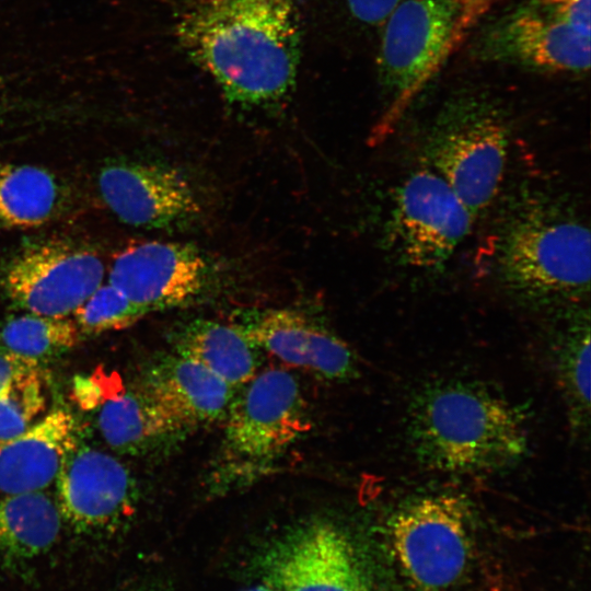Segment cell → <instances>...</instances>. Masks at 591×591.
Wrapping results in <instances>:
<instances>
[{
	"mask_svg": "<svg viewBox=\"0 0 591 591\" xmlns=\"http://www.w3.org/2000/svg\"><path fill=\"white\" fill-rule=\"evenodd\" d=\"M409 432L420 461L442 472L503 468L528 450L522 413L487 389L464 382L422 392L413 405Z\"/></svg>",
	"mask_w": 591,
	"mask_h": 591,
	"instance_id": "cell-2",
	"label": "cell"
},
{
	"mask_svg": "<svg viewBox=\"0 0 591 591\" xmlns=\"http://www.w3.org/2000/svg\"><path fill=\"white\" fill-rule=\"evenodd\" d=\"M174 352L189 358L237 391L258 372V348L235 325L196 318L173 334Z\"/></svg>",
	"mask_w": 591,
	"mask_h": 591,
	"instance_id": "cell-18",
	"label": "cell"
},
{
	"mask_svg": "<svg viewBox=\"0 0 591 591\" xmlns=\"http://www.w3.org/2000/svg\"><path fill=\"white\" fill-rule=\"evenodd\" d=\"M79 339V328L68 317L27 312L8 318L0 327V346L37 366L72 349Z\"/></svg>",
	"mask_w": 591,
	"mask_h": 591,
	"instance_id": "cell-22",
	"label": "cell"
},
{
	"mask_svg": "<svg viewBox=\"0 0 591 591\" xmlns=\"http://www.w3.org/2000/svg\"><path fill=\"white\" fill-rule=\"evenodd\" d=\"M235 325L258 348L321 379L354 376L351 349L335 334L293 309L248 311Z\"/></svg>",
	"mask_w": 591,
	"mask_h": 591,
	"instance_id": "cell-15",
	"label": "cell"
},
{
	"mask_svg": "<svg viewBox=\"0 0 591 591\" xmlns=\"http://www.w3.org/2000/svg\"><path fill=\"white\" fill-rule=\"evenodd\" d=\"M57 502L42 490L0 499V560L39 557L56 543L61 528Z\"/></svg>",
	"mask_w": 591,
	"mask_h": 591,
	"instance_id": "cell-20",
	"label": "cell"
},
{
	"mask_svg": "<svg viewBox=\"0 0 591 591\" xmlns=\"http://www.w3.org/2000/svg\"><path fill=\"white\" fill-rule=\"evenodd\" d=\"M258 568L270 591H376L352 540L325 519L278 536L259 555Z\"/></svg>",
	"mask_w": 591,
	"mask_h": 591,
	"instance_id": "cell-9",
	"label": "cell"
},
{
	"mask_svg": "<svg viewBox=\"0 0 591 591\" xmlns=\"http://www.w3.org/2000/svg\"><path fill=\"white\" fill-rule=\"evenodd\" d=\"M77 443L74 419L56 408L20 436L0 442V493L43 490L56 480L68 451Z\"/></svg>",
	"mask_w": 591,
	"mask_h": 591,
	"instance_id": "cell-17",
	"label": "cell"
},
{
	"mask_svg": "<svg viewBox=\"0 0 591 591\" xmlns=\"http://www.w3.org/2000/svg\"><path fill=\"white\" fill-rule=\"evenodd\" d=\"M139 387L181 432L223 420L235 393L201 364L176 352L155 361Z\"/></svg>",
	"mask_w": 591,
	"mask_h": 591,
	"instance_id": "cell-16",
	"label": "cell"
},
{
	"mask_svg": "<svg viewBox=\"0 0 591 591\" xmlns=\"http://www.w3.org/2000/svg\"><path fill=\"white\" fill-rule=\"evenodd\" d=\"M216 459L215 487H241L279 461L311 428L296 378L283 369H266L235 391L223 418Z\"/></svg>",
	"mask_w": 591,
	"mask_h": 591,
	"instance_id": "cell-4",
	"label": "cell"
},
{
	"mask_svg": "<svg viewBox=\"0 0 591 591\" xmlns=\"http://www.w3.org/2000/svg\"><path fill=\"white\" fill-rule=\"evenodd\" d=\"M508 130L502 115L482 99L452 100L439 113L427 159L475 218L498 193L507 162Z\"/></svg>",
	"mask_w": 591,
	"mask_h": 591,
	"instance_id": "cell-7",
	"label": "cell"
},
{
	"mask_svg": "<svg viewBox=\"0 0 591 591\" xmlns=\"http://www.w3.org/2000/svg\"><path fill=\"white\" fill-rule=\"evenodd\" d=\"M105 266L92 250L66 242L28 245L5 264L0 285L28 313L68 317L103 283Z\"/></svg>",
	"mask_w": 591,
	"mask_h": 591,
	"instance_id": "cell-11",
	"label": "cell"
},
{
	"mask_svg": "<svg viewBox=\"0 0 591 591\" xmlns=\"http://www.w3.org/2000/svg\"><path fill=\"white\" fill-rule=\"evenodd\" d=\"M37 364L8 351L0 346V394L20 372Z\"/></svg>",
	"mask_w": 591,
	"mask_h": 591,
	"instance_id": "cell-27",
	"label": "cell"
},
{
	"mask_svg": "<svg viewBox=\"0 0 591 591\" xmlns=\"http://www.w3.org/2000/svg\"><path fill=\"white\" fill-rule=\"evenodd\" d=\"M99 429L108 445L138 453L181 433L161 408L140 389L118 387L102 403Z\"/></svg>",
	"mask_w": 591,
	"mask_h": 591,
	"instance_id": "cell-21",
	"label": "cell"
},
{
	"mask_svg": "<svg viewBox=\"0 0 591 591\" xmlns=\"http://www.w3.org/2000/svg\"><path fill=\"white\" fill-rule=\"evenodd\" d=\"M176 34L233 105L273 108L296 86L301 56L297 0H197L182 14Z\"/></svg>",
	"mask_w": 591,
	"mask_h": 591,
	"instance_id": "cell-1",
	"label": "cell"
},
{
	"mask_svg": "<svg viewBox=\"0 0 591 591\" xmlns=\"http://www.w3.org/2000/svg\"><path fill=\"white\" fill-rule=\"evenodd\" d=\"M119 591H163L161 587L153 583H139L136 586L127 587Z\"/></svg>",
	"mask_w": 591,
	"mask_h": 591,
	"instance_id": "cell-28",
	"label": "cell"
},
{
	"mask_svg": "<svg viewBox=\"0 0 591 591\" xmlns=\"http://www.w3.org/2000/svg\"><path fill=\"white\" fill-rule=\"evenodd\" d=\"M66 183L32 164H0V230L39 227L59 218L70 204Z\"/></svg>",
	"mask_w": 591,
	"mask_h": 591,
	"instance_id": "cell-19",
	"label": "cell"
},
{
	"mask_svg": "<svg viewBox=\"0 0 591 591\" xmlns=\"http://www.w3.org/2000/svg\"><path fill=\"white\" fill-rule=\"evenodd\" d=\"M389 536L401 571L422 591H444L455 584L473 546L468 508L452 495L408 502L392 517Z\"/></svg>",
	"mask_w": 591,
	"mask_h": 591,
	"instance_id": "cell-8",
	"label": "cell"
},
{
	"mask_svg": "<svg viewBox=\"0 0 591 591\" xmlns=\"http://www.w3.org/2000/svg\"><path fill=\"white\" fill-rule=\"evenodd\" d=\"M46 401L39 366L16 374L0 394V442L31 428L45 412Z\"/></svg>",
	"mask_w": 591,
	"mask_h": 591,
	"instance_id": "cell-23",
	"label": "cell"
},
{
	"mask_svg": "<svg viewBox=\"0 0 591 591\" xmlns=\"http://www.w3.org/2000/svg\"><path fill=\"white\" fill-rule=\"evenodd\" d=\"M80 333L120 331L148 314L108 281L99 286L72 313Z\"/></svg>",
	"mask_w": 591,
	"mask_h": 591,
	"instance_id": "cell-24",
	"label": "cell"
},
{
	"mask_svg": "<svg viewBox=\"0 0 591 591\" xmlns=\"http://www.w3.org/2000/svg\"><path fill=\"white\" fill-rule=\"evenodd\" d=\"M402 0H343L350 15L367 25L383 24Z\"/></svg>",
	"mask_w": 591,
	"mask_h": 591,
	"instance_id": "cell-26",
	"label": "cell"
},
{
	"mask_svg": "<svg viewBox=\"0 0 591 591\" xmlns=\"http://www.w3.org/2000/svg\"><path fill=\"white\" fill-rule=\"evenodd\" d=\"M216 280L215 268L196 246L146 241L114 258L108 282L147 313L187 305L204 297Z\"/></svg>",
	"mask_w": 591,
	"mask_h": 591,
	"instance_id": "cell-12",
	"label": "cell"
},
{
	"mask_svg": "<svg viewBox=\"0 0 591 591\" xmlns=\"http://www.w3.org/2000/svg\"><path fill=\"white\" fill-rule=\"evenodd\" d=\"M474 217L432 169L410 174L398 187L390 230L399 257L421 269L441 267L468 234Z\"/></svg>",
	"mask_w": 591,
	"mask_h": 591,
	"instance_id": "cell-10",
	"label": "cell"
},
{
	"mask_svg": "<svg viewBox=\"0 0 591 591\" xmlns=\"http://www.w3.org/2000/svg\"><path fill=\"white\" fill-rule=\"evenodd\" d=\"M247 591H270L268 588H266L264 584H260L258 587H255L253 589H250Z\"/></svg>",
	"mask_w": 591,
	"mask_h": 591,
	"instance_id": "cell-29",
	"label": "cell"
},
{
	"mask_svg": "<svg viewBox=\"0 0 591 591\" xmlns=\"http://www.w3.org/2000/svg\"><path fill=\"white\" fill-rule=\"evenodd\" d=\"M566 391L579 410H589L590 402V333L580 332L570 339L561 357Z\"/></svg>",
	"mask_w": 591,
	"mask_h": 591,
	"instance_id": "cell-25",
	"label": "cell"
},
{
	"mask_svg": "<svg viewBox=\"0 0 591 591\" xmlns=\"http://www.w3.org/2000/svg\"><path fill=\"white\" fill-rule=\"evenodd\" d=\"M56 482L61 518L77 531H111L134 511L136 488L129 471L102 450L76 443Z\"/></svg>",
	"mask_w": 591,
	"mask_h": 591,
	"instance_id": "cell-13",
	"label": "cell"
},
{
	"mask_svg": "<svg viewBox=\"0 0 591 591\" xmlns=\"http://www.w3.org/2000/svg\"><path fill=\"white\" fill-rule=\"evenodd\" d=\"M101 196L124 223L144 229H177L189 225L201 212L190 183L170 166L118 162L101 170Z\"/></svg>",
	"mask_w": 591,
	"mask_h": 591,
	"instance_id": "cell-14",
	"label": "cell"
},
{
	"mask_svg": "<svg viewBox=\"0 0 591 591\" xmlns=\"http://www.w3.org/2000/svg\"><path fill=\"white\" fill-rule=\"evenodd\" d=\"M588 0H523L482 30L474 45L483 60L547 73L590 67Z\"/></svg>",
	"mask_w": 591,
	"mask_h": 591,
	"instance_id": "cell-6",
	"label": "cell"
},
{
	"mask_svg": "<svg viewBox=\"0 0 591 591\" xmlns=\"http://www.w3.org/2000/svg\"><path fill=\"white\" fill-rule=\"evenodd\" d=\"M590 232L578 219L532 208L503 229L496 254L503 285L534 300L579 298L590 287Z\"/></svg>",
	"mask_w": 591,
	"mask_h": 591,
	"instance_id": "cell-5",
	"label": "cell"
},
{
	"mask_svg": "<svg viewBox=\"0 0 591 591\" xmlns=\"http://www.w3.org/2000/svg\"><path fill=\"white\" fill-rule=\"evenodd\" d=\"M496 0H402L384 21L378 54L390 105L378 139L390 135L412 102L474 33Z\"/></svg>",
	"mask_w": 591,
	"mask_h": 591,
	"instance_id": "cell-3",
	"label": "cell"
}]
</instances>
